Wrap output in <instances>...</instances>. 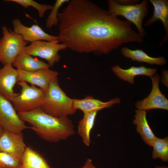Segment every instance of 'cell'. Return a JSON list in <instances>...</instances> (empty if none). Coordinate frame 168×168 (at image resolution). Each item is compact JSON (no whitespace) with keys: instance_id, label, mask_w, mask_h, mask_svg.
I'll return each mask as SVG.
<instances>
[{"instance_id":"cell-1","label":"cell","mask_w":168,"mask_h":168,"mask_svg":"<svg viewBox=\"0 0 168 168\" xmlns=\"http://www.w3.org/2000/svg\"><path fill=\"white\" fill-rule=\"evenodd\" d=\"M58 18L59 43L79 53L108 54L143 38L128 21L119 19L89 0H72Z\"/></svg>"},{"instance_id":"cell-2","label":"cell","mask_w":168,"mask_h":168,"mask_svg":"<svg viewBox=\"0 0 168 168\" xmlns=\"http://www.w3.org/2000/svg\"><path fill=\"white\" fill-rule=\"evenodd\" d=\"M18 114L22 120L31 125L32 130L48 142H55L66 140L75 134L73 124L68 116L55 117L41 108Z\"/></svg>"},{"instance_id":"cell-3","label":"cell","mask_w":168,"mask_h":168,"mask_svg":"<svg viewBox=\"0 0 168 168\" xmlns=\"http://www.w3.org/2000/svg\"><path fill=\"white\" fill-rule=\"evenodd\" d=\"M41 108L46 113L57 117L68 116L76 111L73 107V99L68 97L60 88L57 77L45 91Z\"/></svg>"},{"instance_id":"cell-4","label":"cell","mask_w":168,"mask_h":168,"mask_svg":"<svg viewBox=\"0 0 168 168\" xmlns=\"http://www.w3.org/2000/svg\"><path fill=\"white\" fill-rule=\"evenodd\" d=\"M148 1L143 0L140 3L130 5L119 4L116 0L107 1L108 12L118 17L121 16L132 23L136 27L138 33L143 38L146 33L142 27L143 20L148 15Z\"/></svg>"},{"instance_id":"cell-5","label":"cell","mask_w":168,"mask_h":168,"mask_svg":"<svg viewBox=\"0 0 168 168\" xmlns=\"http://www.w3.org/2000/svg\"><path fill=\"white\" fill-rule=\"evenodd\" d=\"M21 90L19 95L10 101L18 112H28L41 108L45 91L35 86L28 85L24 81L18 82Z\"/></svg>"},{"instance_id":"cell-6","label":"cell","mask_w":168,"mask_h":168,"mask_svg":"<svg viewBox=\"0 0 168 168\" xmlns=\"http://www.w3.org/2000/svg\"><path fill=\"white\" fill-rule=\"evenodd\" d=\"M3 36L0 39V62L3 65L12 64L17 56L23 51L27 42L21 36L5 26L2 27Z\"/></svg>"},{"instance_id":"cell-7","label":"cell","mask_w":168,"mask_h":168,"mask_svg":"<svg viewBox=\"0 0 168 168\" xmlns=\"http://www.w3.org/2000/svg\"><path fill=\"white\" fill-rule=\"evenodd\" d=\"M67 48L65 45L59 43L58 40H39L31 43L26 46L23 51L32 56H38L45 59L51 67L59 61L60 56L58 52Z\"/></svg>"},{"instance_id":"cell-8","label":"cell","mask_w":168,"mask_h":168,"mask_svg":"<svg viewBox=\"0 0 168 168\" xmlns=\"http://www.w3.org/2000/svg\"><path fill=\"white\" fill-rule=\"evenodd\" d=\"M16 111L11 101L0 95V125L4 130L18 133L28 128Z\"/></svg>"},{"instance_id":"cell-9","label":"cell","mask_w":168,"mask_h":168,"mask_svg":"<svg viewBox=\"0 0 168 168\" xmlns=\"http://www.w3.org/2000/svg\"><path fill=\"white\" fill-rule=\"evenodd\" d=\"M152 87L149 95L135 104L137 109L148 111L154 109L168 110V100L161 92L159 87L160 76L156 74L151 77Z\"/></svg>"},{"instance_id":"cell-10","label":"cell","mask_w":168,"mask_h":168,"mask_svg":"<svg viewBox=\"0 0 168 168\" xmlns=\"http://www.w3.org/2000/svg\"><path fill=\"white\" fill-rule=\"evenodd\" d=\"M26 147L22 132L4 130L0 136V152L14 156L21 162Z\"/></svg>"},{"instance_id":"cell-11","label":"cell","mask_w":168,"mask_h":168,"mask_svg":"<svg viewBox=\"0 0 168 168\" xmlns=\"http://www.w3.org/2000/svg\"><path fill=\"white\" fill-rule=\"evenodd\" d=\"M18 82L24 81L36 86L44 91L48 88L51 83L57 77L58 72L49 68H44L33 72L17 69Z\"/></svg>"},{"instance_id":"cell-12","label":"cell","mask_w":168,"mask_h":168,"mask_svg":"<svg viewBox=\"0 0 168 168\" xmlns=\"http://www.w3.org/2000/svg\"><path fill=\"white\" fill-rule=\"evenodd\" d=\"M13 32L21 35L26 42L32 43L43 40L51 41L58 40L57 36L51 35L46 33L39 26L33 24L30 27L24 25L19 19L12 21Z\"/></svg>"},{"instance_id":"cell-13","label":"cell","mask_w":168,"mask_h":168,"mask_svg":"<svg viewBox=\"0 0 168 168\" xmlns=\"http://www.w3.org/2000/svg\"><path fill=\"white\" fill-rule=\"evenodd\" d=\"M18 76L17 70L12 64H6L0 68V95L9 101L19 94L13 90Z\"/></svg>"},{"instance_id":"cell-14","label":"cell","mask_w":168,"mask_h":168,"mask_svg":"<svg viewBox=\"0 0 168 168\" xmlns=\"http://www.w3.org/2000/svg\"><path fill=\"white\" fill-rule=\"evenodd\" d=\"M120 103V100L117 97L107 102L94 98L91 96H87L81 99H73L74 108L76 110H80L83 113L92 112H98L102 109L109 108L115 104Z\"/></svg>"},{"instance_id":"cell-15","label":"cell","mask_w":168,"mask_h":168,"mask_svg":"<svg viewBox=\"0 0 168 168\" xmlns=\"http://www.w3.org/2000/svg\"><path fill=\"white\" fill-rule=\"evenodd\" d=\"M153 7L152 16L147 20L144 26H151L157 20L162 22L165 29L166 35L160 45L167 41L168 39V1L167 0H150Z\"/></svg>"},{"instance_id":"cell-16","label":"cell","mask_w":168,"mask_h":168,"mask_svg":"<svg viewBox=\"0 0 168 168\" xmlns=\"http://www.w3.org/2000/svg\"><path fill=\"white\" fill-rule=\"evenodd\" d=\"M111 69L119 78L132 84L134 83V78L136 76L143 75L151 77L157 72L156 68H147L142 65L138 67L132 66L127 69H123L116 65Z\"/></svg>"},{"instance_id":"cell-17","label":"cell","mask_w":168,"mask_h":168,"mask_svg":"<svg viewBox=\"0 0 168 168\" xmlns=\"http://www.w3.org/2000/svg\"><path fill=\"white\" fill-rule=\"evenodd\" d=\"M146 111L137 109L135 110L133 123L136 125L137 132L140 135L144 142L151 147L156 137L148 124Z\"/></svg>"},{"instance_id":"cell-18","label":"cell","mask_w":168,"mask_h":168,"mask_svg":"<svg viewBox=\"0 0 168 168\" xmlns=\"http://www.w3.org/2000/svg\"><path fill=\"white\" fill-rule=\"evenodd\" d=\"M12 65L17 69L28 72H34L44 68H49L50 67L48 63L37 58H34L23 51L17 56Z\"/></svg>"},{"instance_id":"cell-19","label":"cell","mask_w":168,"mask_h":168,"mask_svg":"<svg viewBox=\"0 0 168 168\" xmlns=\"http://www.w3.org/2000/svg\"><path fill=\"white\" fill-rule=\"evenodd\" d=\"M121 52L124 57L139 62L158 65H163L166 63V59L164 57H151L141 49L133 50L127 47H123L121 48Z\"/></svg>"},{"instance_id":"cell-20","label":"cell","mask_w":168,"mask_h":168,"mask_svg":"<svg viewBox=\"0 0 168 168\" xmlns=\"http://www.w3.org/2000/svg\"><path fill=\"white\" fill-rule=\"evenodd\" d=\"M97 112L84 113L82 118L79 121L77 133L82 138L84 145L87 147L91 143L90 133L94 125Z\"/></svg>"},{"instance_id":"cell-21","label":"cell","mask_w":168,"mask_h":168,"mask_svg":"<svg viewBox=\"0 0 168 168\" xmlns=\"http://www.w3.org/2000/svg\"><path fill=\"white\" fill-rule=\"evenodd\" d=\"M22 168H51L37 152L26 147L21 161Z\"/></svg>"},{"instance_id":"cell-22","label":"cell","mask_w":168,"mask_h":168,"mask_svg":"<svg viewBox=\"0 0 168 168\" xmlns=\"http://www.w3.org/2000/svg\"><path fill=\"white\" fill-rule=\"evenodd\" d=\"M153 151L152 157L154 159H160L163 162L168 161V137L163 138L156 137L152 144Z\"/></svg>"},{"instance_id":"cell-23","label":"cell","mask_w":168,"mask_h":168,"mask_svg":"<svg viewBox=\"0 0 168 168\" xmlns=\"http://www.w3.org/2000/svg\"><path fill=\"white\" fill-rule=\"evenodd\" d=\"M5 1L17 3L25 8L32 7L38 11L39 16L40 18L44 16L46 11L51 10L53 7V6L40 4L32 0H6Z\"/></svg>"},{"instance_id":"cell-24","label":"cell","mask_w":168,"mask_h":168,"mask_svg":"<svg viewBox=\"0 0 168 168\" xmlns=\"http://www.w3.org/2000/svg\"><path fill=\"white\" fill-rule=\"evenodd\" d=\"M69 1V0H57L56 1L46 19V26L47 28L50 29L53 26H58L59 21L57 16L58 10L63 4L68 3Z\"/></svg>"},{"instance_id":"cell-25","label":"cell","mask_w":168,"mask_h":168,"mask_svg":"<svg viewBox=\"0 0 168 168\" xmlns=\"http://www.w3.org/2000/svg\"><path fill=\"white\" fill-rule=\"evenodd\" d=\"M0 168H22L21 164L14 156L0 152Z\"/></svg>"},{"instance_id":"cell-26","label":"cell","mask_w":168,"mask_h":168,"mask_svg":"<svg viewBox=\"0 0 168 168\" xmlns=\"http://www.w3.org/2000/svg\"><path fill=\"white\" fill-rule=\"evenodd\" d=\"M119 4L123 5H130L138 3L139 0H116Z\"/></svg>"},{"instance_id":"cell-27","label":"cell","mask_w":168,"mask_h":168,"mask_svg":"<svg viewBox=\"0 0 168 168\" xmlns=\"http://www.w3.org/2000/svg\"><path fill=\"white\" fill-rule=\"evenodd\" d=\"M161 82L166 87H168V71L164 70L162 71V77Z\"/></svg>"},{"instance_id":"cell-28","label":"cell","mask_w":168,"mask_h":168,"mask_svg":"<svg viewBox=\"0 0 168 168\" xmlns=\"http://www.w3.org/2000/svg\"><path fill=\"white\" fill-rule=\"evenodd\" d=\"M96 168V167L93 165L92 160L91 159L88 158L83 166L80 168Z\"/></svg>"},{"instance_id":"cell-29","label":"cell","mask_w":168,"mask_h":168,"mask_svg":"<svg viewBox=\"0 0 168 168\" xmlns=\"http://www.w3.org/2000/svg\"><path fill=\"white\" fill-rule=\"evenodd\" d=\"M154 168H168V167L165 166H156Z\"/></svg>"},{"instance_id":"cell-30","label":"cell","mask_w":168,"mask_h":168,"mask_svg":"<svg viewBox=\"0 0 168 168\" xmlns=\"http://www.w3.org/2000/svg\"><path fill=\"white\" fill-rule=\"evenodd\" d=\"M4 131V129L0 125V136L2 134Z\"/></svg>"}]
</instances>
